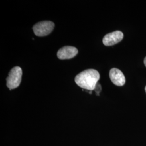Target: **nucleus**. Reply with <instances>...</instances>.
Instances as JSON below:
<instances>
[{"mask_svg": "<svg viewBox=\"0 0 146 146\" xmlns=\"http://www.w3.org/2000/svg\"><path fill=\"white\" fill-rule=\"evenodd\" d=\"M55 24L52 21H42L35 24L33 27V29L37 36H45L52 33Z\"/></svg>", "mask_w": 146, "mask_h": 146, "instance_id": "3", "label": "nucleus"}, {"mask_svg": "<svg viewBox=\"0 0 146 146\" xmlns=\"http://www.w3.org/2000/svg\"><path fill=\"white\" fill-rule=\"evenodd\" d=\"M123 34L122 31H113L107 34L103 38V43L106 46H111L121 42L123 38Z\"/></svg>", "mask_w": 146, "mask_h": 146, "instance_id": "4", "label": "nucleus"}, {"mask_svg": "<svg viewBox=\"0 0 146 146\" xmlns=\"http://www.w3.org/2000/svg\"><path fill=\"white\" fill-rule=\"evenodd\" d=\"M22 70L20 67H15L11 69L6 79L7 86L10 90L18 87L21 83Z\"/></svg>", "mask_w": 146, "mask_h": 146, "instance_id": "2", "label": "nucleus"}, {"mask_svg": "<svg viewBox=\"0 0 146 146\" xmlns=\"http://www.w3.org/2000/svg\"><path fill=\"white\" fill-rule=\"evenodd\" d=\"M144 64H145V66L146 67V57L144 59Z\"/></svg>", "mask_w": 146, "mask_h": 146, "instance_id": "7", "label": "nucleus"}, {"mask_svg": "<svg viewBox=\"0 0 146 146\" xmlns=\"http://www.w3.org/2000/svg\"><path fill=\"white\" fill-rule=\"evenodd\" d=\"M100 74L96 70L90 69L84 70L75 78L76 84L82 88L93 90L100 79Z\"/></svg>", "mask_w": 146, "mask_h": 146, "instance_id": "1", "label": "nucleus"}, {"mask_svg": "<svg viewBox=\"0 0 146 146\" xmlns=\"http://www.w3.org/2000/svg\"><path fill=\"white\" fill-rule=\"evenodd\" d=\"M110 77L112 82L117 86H123L125 84V76L117 68H112L110 70Z\"/></svg>", "mask_w": 146, "mask_h": 146, "instance_id": "6", "label": "nucleus"}, {"mask_svg": "<svg viewBox=\"0 0 146 146\" xmlns=\"http://www.w3.org/2000/svg\"><path fill=\"white\" fill-rule=\"evenodd\" d=\"M78 53V50L75 47L65 46L58 50V58L60 60L70 59L74 58Z\"/></svg>", "mask_w": 146, "mask_h": 146, "instance_id": "5", "label": "nucleus"}, {"mask_svg": "<svg viewBox=\"0 0 146 146\" xmlns=\"http://www.w3.org/2000/svg\"><path fill=\"white\" fill-rule=\"evenodd\" d=\"M145 91H146V86L145 87Z\"/></svg>", "mask_w": 146, "mask_h": 146, "instance_id": "8", "label": "nucleus"}]
</instances>
